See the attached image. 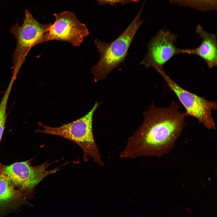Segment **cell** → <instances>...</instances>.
<instances>
[{"label":"cell","instance_id":"cell-4","mask_svg":"<svg viewBox=\"0 0 217 217\" xmlns=\"http://www.w3.org/2000/svg\"><path fill=\"white\" fill-rule=\"evenodd\" d=\"M51 24L40 23L26 10L22 25L20 26L17 23L10 28V32L17 41L12 56V76L17 77L26 57L33 47L47 41L48 30Z\"/></svg>","mask_w":217,"mask_h":217},{"label":"cell","instance_id":"cell-7","mask_svg":"<svg viewBox=\"0 0 217 217\" xmlns=\"http://www.w3.org/2000/svg\"><path fill=\"white\" fill-rule=\"evenodd\" d=\"M54 15L55 21L48 29L47 41H64L78 46L89 35L86 26L78 20L74 13L65 11L54 14Z\"/></svg>","mask_w":217,"mask_h":217},{"label":"cell","instance_id":"cell-6","mask_svg":"<svg viewBox=\"0 0 217 217\" xmlns=\"http://www.w3.org/2000/svg\"><path fill=\"white\" fill-rule=\"evenodd\" d=\"M162 77L170 90L173 92L184 107L187 116L196 119L207 129L215 130V121L212 111H216L217 103L187 90L173 81L163 69H156Z\"/></svg>","mask_w":217,"mask_h":217},{"label":"cell","instance_id":"cell-12","mask_svg":"<svg viewBox=\"0 0 217 217\" xmlns=\"http://www.w3.org/2000/svg\"><path fill=\"white\" fill-rule=\"evenodd\" d=\"M100 5L109 4L112 6H115L117 4L121 5H126L131 2L138 3L139 0H96Z\"/></svg>","mask_w":217,"mask_h":217},{"label":"cell","instance_id":"cell-9","mask_svg":"<svg viewBox=\"0 0 217 217\" xmlns=\"http://www.w3.org/2000/svg\"><path fill=\"white\" fill-rule=\"evenodd\" d=\"M196 31L201 39V44L195 49H184L183 53L199 56L209 68L215 67L217 64V44L215 35L206 31L200 25L197 26Z\"/></svg>","mask_w":217,"mask_h":217},{"label":"cell","instance_id":"cell-2","mask_svg":"<svg viewBox=\"0 0 217 217\" xmlns=\"http://www.w3.org/2000/svg\"><path fill=\"white\" fill-rule=\"evenodd\" d=\"M144 5L131 23L114 40L106 42L95 39L94 44L100 55L99 61L91 69L95 82L105 79L114 69L124 62L134 36L143 23L141 16Z\"/></svg>","mask_w":217,"mask_h":217},{"label":"cell","instance_id":"cell-3","mask_svg":"<svg viewBox=\"0 0 217 217\" xmlns=\"http://www.w3.org/2000/svg\"><path fill=\"white\" fill-rule=\"evenodd\" d=\"M101 103L96 101L92 108L83 117L60 127H50L39 122V125L42 128L37 130L36 132L57 136L72 141L82 149L84 161H87L89 157L92 158L94 162L103 166L104 164L95 141L93 128V115Z\"/></svg>","mask_w":217,"mask_h":217},{"label":"cell","instance_id":"cell-11","mask_svg":"<svg viewBox=\"0 0 217 217\" xmlns=\"http://www.w3.org/2000/svg\"><path fill=\"white\" fill-rule=\"evenodd\" d=\"M172 4L198 11H209L217 10V0H168Z\"/></svg>","mask_w":217,"mask_h":217},{"label":"cell","instance_id":"cell-5","mask_svg":"<svg viewBox=\"0 0 217 217\" xmlns=\"http://www.w3.org/2000/svg\"><path fill=\"white\" fill-rule=\"evenodd\" d=\"M51 162L33 166L29 160L4 165L0 173L8 178L26 199L32 198L36 186L47 176L60 170V167L48 170Z\"/></svg>","mask_w":217,"mask_h":217},{"label":"cell","instance_id":"cell-8","mask_svg":"<svg viewBox=\"0 0 217 217\" xmlns=\"http://www.w3.org/2000/svg\"><path fill=\"white\" fill-rule=\"evenodd\" d=\"M177 41L176 35L169 31L160 30L149 41L147 52L140 64L146 68L163 69L172 57L183 53V49L175 46Z\"/></svg>","mask_w":217,"mask_h":217},{"label":"cell","instance_id":"cell-1","mask_svg":"<svg viewBox=\"0 0 217 217\" xmlns=\"http://www.w3.org/2000/svg\"><path fill=\"white\" fill-rule=\"evenodd\" d=\"M175 101L168 107L158 108L152 103L143 113L142 125L129 138L120 158L160 156L175 145L185 125L186 113Z\"/></svg>","mask_w":217,"mask_h":217},{"label":"cell","instance_id":"cell-10","mask_svg":"<svg viewBox=\"0 0 217 217\" xmlns=\"http://www.w3.org/2000/svg\"><path fill=\"white\" fill-rule=\"evenodd\" d=\"M26 200L10 180L0 173V214L17 209Z\"/></svg>","mask_w":217,"mask_h":217}]
</instances>
